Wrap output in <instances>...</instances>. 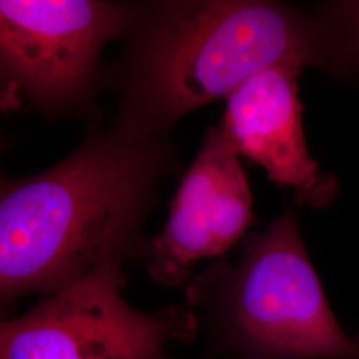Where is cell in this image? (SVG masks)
I'll use <instances>...</instances> for the list:
<instances>
[{
	"label": "cell",
	"instance_id": "cell-3",
	"mask_svg": "<svg viewBox=\"0 0 359 359\" xmlns=\"http://www.w3.org/2000/svg\"><path fill=\"white\" fill-rule=\"evenodd\" d=\"M213 277L218 339L231 358L359 359V335L337 320L293 210L249 236L238 265Z\"/></svg>",
	"mask_w": 359,
	"mask_h": 359
},
{
	"label": "cell",
	"instance_id": "cell-4",
	"mask_svg": "<svg viewBox=\"0 0 359 359\" xmlns=\"http://www.w3.org/2000/svg\"><path fill=\"white\" fill-rule=\"evenodd\" d=\"M121 285L120 264L111 262L4 322L0 358L167 359L170 342L192 337V313L142 314L123 299Z\"/></svg>",
	"mask_w": 359,
	"mask_h": 359
},
{
	"label": "cell",
	"instance_id": "cell-6",
	"mask_svg": "<svg viewBox=\"0 0 359 359\" xmlns=\"http://www.w3.org/2000/svg\"><path fill=\"white\" fill-rule=\"evenodd\" d=\"M253 218V197L238 154L221 128L212 129L180 185L163 233L152 244L149 271L181 283L198 259L231 249Z\"/></svg>",
	"mask_w": 359,
	"mask_h": 359
},
{
	"label": "cell",
	"instance_id": "cell-7",
	"mask_svg": "<svg viewBox=\"0 0 359 359\" xmlns=\"http://www.w3.org/2000/svg\"><path fill=\"white\" fill-rule=\"evenodd\" d=\"M302 69L280 65L265 69L226 97L221 130L238 156L264 168L271 181L290 188L301 205L327 209L339 189L309 154L299 100Z\"/></svg>",
	"mask_w": 359,
	"mask_h": 359
},
{
	"label": "cell",
	"instance_id": "cell-2",
	"mask_svg": "<svg viewBox=\"0 0 359 359\" xmlns=\"http://www.w3.org/2000/svg\"><path fill=\"white\" fill-rule=\"evenodd\" d=\"M280 65L353 80L342 40L316 11L264 0L194 1L176 7L158 28L147 83L161 112L175 117Z\"/></svg>",
	"mask_w": 359,
	"mask_h": 359
},
{
	"label": "cell",
	"instance_id": "cell-5",
	"mask_svg": "<svg viewBox=\"0 0 359 359\" xmlns=\"http://www.w3.org/2000/svg\"><path fill=\"white\" fill-rule=\"evenodd\" d=\"M121 7L87 0H1L0 59L8 90L57 105L84 88L97 53L127 25Z\"/></svg>",
	"mask_w": 359,
	"mask_h": 359
},
{
	"label": "cell",
	"instance_id": "cell-8",
	"mask_svg": "<svg viewBox=\"0 0 359 359\" xmlns=\"http://www.w3.org/2000/svg\"><path fill=\"white\" fill-rule=\"evenodd\" d=\"M313 10L339 35L351 67L353 80L359 86V0L321 1Z\"/></svg>",
	"mask_w": 359,
	"mask_h": 359
},
{
	"label": "cell",
	"instance_id": "cell-1",
	"mask_svg": "<svg viewBox=\"0 0 359 359\" xmlns=\"http://www.w3.org/2000/svg\"><path fill=\"white\" fill-rule=\"evenodd\" d=\"M147 176L133 148L92 144L41 175L3 184V304L35 292L55 294L118 262L139 218Z\"/></svg>",
	"mask_w": 359,
	"mask_h": 359
}]
</instances>
